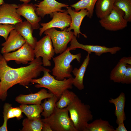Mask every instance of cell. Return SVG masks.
I'll use <instances>...</instances> for the list:
<instances>
[{"label": "cell", "mask_w": 131, "mask_h": 131, "mask_svg": "<svg viewBox=\"0 0 131 131\" xmlns=\"http://www.w3.org/2000/svg\"><path fill=\"white\" fill-rule=\"evenodd\" d=\"M18 5L4 3L0 6V24L15 25L22 22L21 16L16 12Z\"/></svg>", "instance_id": "13"}, {"label": "cell", "mask_w": 131, "mask_h": 131, "mask_svg": "<svg viewBox=\"0 0 131 131\" xmlns=\"http://www.w3.org/2000/svg\"><path fill=\"white\" fill-rule=\"evenodd\" d=\"M14 29L15 27L14 25L0 24V36L3 37L6 41L10 31Z\"/></svg>", "instance_id": "30"}, {"label": "cell", "mask_w": 131, "mask_h": 131, "mask_svg": "<svg viewBox=\"0 0 131 131\" xmlns=\"http://www.w3.org/2000/svg\"><path fill=\"white\" fill-rule=\"evenodd\" d=\"M126 65L119 61L110 73V80L115 82H121L126 70Z\"/></svg>", "instance_id": "26"}, {"label": "cell", "mask_w": 131, "mask_h": 131, "mask_svg": "<svg viewBox=\"0 0 131 131\" xmlns=\"http://www.w3.org/2000/svg\"><path fill=\"white\" fill-rule=\"evenodd\" d=\"M22 112L20 108L13 107L11 106L8 109L7 113L8 119L14 117H16L18 119H20L23 117Z\"/></svg>", "instance_id": "31"}, {"label": "cell", "mask_w": 131, "mask_h": 131, "mask_svg": "<svg viewBox=\"0 0 131 131\" xmlns=\"http://www.w3.org/2000/svg\"><path fill=\"white\" fill-rule=\"evenodd\" d=\"M115 130L108 121L100 118L88 123L85 131H115Z\"/></svg>", "instance_id": "23"}, {"label": "cell", "mask_w": 131, "mask_h": 131, "mask_svg": "<svg viewBox=\"0 0 131 131\" xmlns=\"http://www.w3.org/2000/svg\"><path fill=\"white\" fill-rule=\"evenodd\" d=\"M97 0H80L76 3L70 5L74 10L78 12L82 9H87L88 15L87 17L92 18L96 3Z\"/></svg>", "instance_id": "24"}, {"label": "cell", "mask_w": 131, "mask_h": 131, "mask_svg": "<svg viewBox=\"0 0 131 131\" xmlns=\"http://www.w3.org/2000/svg\"><path fill=\"white\" fill-rule=\"evenodd\" d=\"M126 97L125 94L122 92L115 98H111L109 102L114 105L115 107V114L116 117V122L118 125L123 122L126 119L124 111Z\"/></svg>", "instance_id": "20"}, {"label": "cell", "mask_w": 131, "mask_h": 131, "mask_svg": "<svg viewBox=\"0 0 131 131\" xmlns=\"http://www.w3.org/2000/svg\"><path fill=\"white\" fill-rule=\"evenodd\" d=\"M17 13L20 16L25 18L31 25L33 29L40 28L39 22L41 18L38 16L35 12V7L32 3H23L18 5Z\"/></svg>", "instance_id": "14"}, {"label": "cell", "mask_w": 131, "mask_h": 131, "mask_svg": "<svg viewBox=\"0 0 131 131\" xmlns=\"http://www.w3.org/2000/svg\"><path fill=\"white\" fill-rule=\"evenodd\" d=\"M68 113L66 107L61 109L56 106L50 115L41 120L48 124L52 131H77Z\"/></svg>", "instance_id": "5"}, {"label": "cell", "mask_w": 131, "mask_h": 131, "mask_svg": "<svg viewBox=\"0 0 131 131\" xmlns=\"http://www.w3.org/2000/svg\"><path fill=\"white\" fill-rule=\"evenodd\" d=\"M22 131H42L43 122L41 117L33 119L28 118L24 119L22 122Z\"/></svg>", "instance_id": "25"}, {"label": "cell", "mask_w": 131, "mask_h": 131, "mask_svg": "<svg viewBox=\"0 0 131 131\" xmlns=\"http://www.w3.org/2000/svg\"><path fill=\"white\" fill-rule=\"evenodd\" d=\"M53 94L49 93L47 90L42 89L37 92L28 95L20 94L17 97L15 100L22 104L41 105L43 99L52 97Z\"/></svg>", "instance_id": "17"}, {"label": "cell", "mask_w": 131, "mask_h": 131, "mask_svg": "<svg viewBox=\"0 0 131 131\" xmlns=\"http://www.w3.org/2000/svg\"><path fill=\"white\" fill-rule=\"evenodd\" d=\"M20 1L23 2L24 3H28L31 0H19Z\"/></svg>", "instance_id": "37"}, {"label": "cell", "mask_w": 131, "mask_h": 131, "mask_svg": "<svg viewBox=\"0 0 131 131\" xmlns=\"http://www.w3.org/2000/svg\"><path fill=\"white\" fill-rule=\"evenodd\" d=\"M7 62L0 54V99L3 101L10 88L17 84L28 85L32 79L40 75L44 67L41 57L36 58L27 66L17 68L9 66Z\"/></svg>", "instance_id": "1"}, {"label": "cell", "mask_w": 131, "mask_h": 131, "mask_svg": "<svg viewBox=\"0 0 131 131\" xmlns=\"http://www.w3.org/2000/svg\"><path fill=\"white\" fill-rule=\"evenodd\" d=\"M120 62L125 64L131 65V57H123L119 60Z\"/></svg>", "instance_id": "34"}, {"label": "cell", "mask_w": 131, "mask_h": 131, "mask_svg": "<svg viewBox=\"0 0 131 131\" xmlns=\"http://www.w3.org/2000/svg\"><path fill=\"white\" fill-rule=\"evenodd\" d=\"M114 0H97L95 5V13L100 19L106 16L114 7Z\"/></svg>", "instance_id": "21"}, {"label": "cell", "mask_w": 131, "mask_h": 131, "mask_svg": "<svg viewBox=\"0 0 131 131\" xmlns=\"http://www.w3.org/2000/svg\"><path fill=\"white\" fill-rule=\"evenodd\" d=\"M70 51L67 48L59 55L53 58L54 66L52 69V74L57 80H62L72 76L71 73L73 68L71 63L75 59L79 62H80L81 53L74 55L71 54Z\"/></svg>", "instance_id": "4"}, {"label": "cell", "mask_w": 131, "mask_h": 131, "mask_svg": "<svg viewBox=\"0 0 131 131\" xmlns=\"http://www.w3.org/2000/svg\"><path fill=\"white\" fill-rule=\"evenodd\" d=\"M4 3V0H0V6Z\"/></svg>", "instance_id": "38"}, {"label": "cell", "mask_w": 131, "mask_h": 131, "mask_svg": "<svg viewBox=\"0 0 131 131\" xmlns=\"http://www.w3.org/2000/svg\"><path fill=\"white\" fill-rule=\"evenodd\" d=\"M26 42L23 36L15 29L12 30L6 41L1 45V53L3 54L14 51L20 48Z\"/></svg>", "instance_id": "16"}, {"label": "cell", "mask_w": 131, "mask_h": 131, "mask_svg": "<svg viewBox=\"0 0 131 131\" xmlns=\"http://www.w3.org/2000/svg\"><path fill=\"white\" fill-rule=\"evenodd\" d=\"M52 17V19L49 22L46 23H39L42 26L41 27L39 28V34L40 36L48 29L57 28L63 31L69 27L71 24V18L66 10L64 12H54L53 13Z\"/></svg>", "instance_id": "9"}, {"label": "cell", "mask_w": 131, "mask_h": 131, "mask_svg": "<svg viewBox=\"0 0 131 131\" xmlns=\"http://www.w3.org/2000/svg\"><path fill=\"white\" fill-rule=\"evenodd\" d=\"M70 42V45L68 48L70 51L75 50L77 48H79L87 51L90 54L92 52H94L96 55L98 56H100L103 53L108 52L112 54H115L121 49V47L118 46L109 48L105 46L81 44L78 41L76 37L74 35Z\"/></svg>", "instance_id": "11"}, {"label": "cell", "mask_w": 131, "mask_h": 131, "mask_svg": "<svg viewBox=\"0 0 131 131\" xmlns=\"http://www.w3.org/2000/svg\"><path fill=\"white\" fill-rule=\"evenodd\" d=\"M126 70L121 83L129 84L131 83V65H126Z\"/></svg>", "instance_id": "33"}, {"label": "cell", "mask_w": 131, "mask_h": 131, "mask_svg": "<svg viewBox=\"0 0 131 131\" xmlns=\"http://www.w3.org/2000/svg\"><path fill=\"white\" fill-rule=\"evenodd\" d=\"M118 127L115 129V131H127L124 123V122L119 123Z\"/></svg>", "instance_id": "35"}, {"label": "cell", "mask_w": 131, "mask_h": 131, "mask_svg": "<svg viewBox=\"0 0 131 131\" xmlns=\"http://www.w3.org/2000/svg\"><path fill=\"white\" fill-rule=\"evenodd\" d=\"M3 55L7 62L14 60L18 64H27L28 62L34 60L35 57L33 49L26 42L17 50L4 54Z\"/></svg>", "instance_id": "10"}, {"label": "cell", "mask_w": 131, "mask_h": 131, "mask_svg": "<svg viewBox=\"0 0 131 131\" xmlns=\"http://www.w3.org/2000/svg\"><path fill=\"white\" fill-rule=\"evenodd\" d=\"M43 72L44 74L42 77L38 79H33L30 82L36 83L35 87L37 88H44L48 89L51 93L56 96L58 99L64 91L67 89L73 88L72 76L62 80H57L49 72L51 71L49 69L44 67Z\"/></svg>", "instance_id": "3"}, {"label": "cell", "mask_w": 131, "mask_h": 131, "mask_svg": "<svg viewBox=\"0 0 131 131\" xmlns=\"http://www.w3.org/2000/svg\"><path fill=\"white\" fill-rule=\"evenodd\" d=\"M66 8L67 12L70 16L71 19V24L69 27L67 28L66 31L68 32L73 30L74 35L76 37L78 36L79 37L80 34H81L85 38H87V36L85 34L82 33L80 29L84 18L86 16H88V13L87 10L82 9L78 12H76L71 7H68Z\"/></svg>", "instance_id": "15"}, {"label": "cell", "mask_w": 131, "mask_h": 131, "mask_svg": "<svg viewBox=\"0 0 131 131\" xmlns=\"http://www.w3.org/2000/svg\"><path fill=\"white\" fill-rule=\"evenodd\" d=\"M90 60V54H88L82 65L79 69L75 68L72 72L75 76L73 78V85L78 90H81L84 88L83 83L84 76Z\"/></svg>", "instance_id": "19"}, {"label": "cell", "mask_w": 131, "mask_h": 131, "mask_svg": "<svg viewBox=\"0 0 131 131\" xmlns=\"http://www.w3.org/2000/svg\"><path fill=\"white\" fill-rule=\"evenodd\" d=\"M33 50L36 58H42L44 66H51L50 60L53 57L55 53L51 40L48 35H46L37 42Z\"/></svg>", "instance_id": "8"}, {"label": "cell", "mask_w": 131, "mask_h": 131, "mask_svg": "<svg viewBox=\"0 0 131 131\" xmlns=\"http://www.w3.org/2000/svg\"><path fill=\"white\" fill-rule=\"evenodd\" d=\"M19 107L22 112L27 116V118L30 119L41 117V114L43 110L41 105H29L22 104L19 106Z\"/></svg>", "instance_id": "22"}, {"label": "cell", "mask_w": 131, "mask_h": 131, "mask_svg": "<svg viewBox=\"0 0 131 131\" xmlns=\"http://www.w3.org/2000/svg\"><path fill=\"white\" fill-rule=\"evenodd\" d=\"M77 96L74 92L68 89L65 90L57 102L56 107L61 109L66 107Z\"/></svg>", "instance_id": "28"}, {"label": "cell", "mask_w": 131, "mask_h": 131, "mask_svg": "<svg viewBox=\"0 0 131 131\" xmlns=\"http://www.w3.org/2000/svg\"><path fill=\"white\" fill-rule=\"evenodd\" d=\"M42 131H52L49 124L43 122V125Z\"/></svg>", "instance_id": "36"}, {"label": "cell", "mask_w": 131, "mask_h": 131, "mask_svg": "<svg viewBox=\"0 0 131 131\" xmlns=\"http://www.w3.org/2000/svg\"></svg>", "instance_id": "39"}, {"label": "cell", "mask_w": 131, "mask_h": 131, "mask_svg": "<svg viewBox=\"0 0 131 131\" xmlns=\"http://www.w3.org/2000/svg\"><path fill=\"white\" fill-rule=\"evenodd\" d=\"M67 28L59 31L55 28H51L47 30L44 32L45 34L50 37L55 53L56 54H60L67 49L68 43L70 42L74 35V32L71 31H67Z\"/></svg>", "instance_id": "6"}, {"label": "cell", "mask_w": 131, "mask_h": 131, "mask_svg": "<svg viewBox=\"0 0 131 131\" xmlns=\"http://www.w3.org/2000/svg\"><path fill=\"white\" fill-rule=\"evenodd\" d=\"M66 107L77 131H85L88 122L93 119L90 106L82 102L77 96Z\"/></svg>", "instance_id": "2"}, {"label": "cell", "mask_w": 131, "mask_h": 131, "mask_svg": "<svg viewBox=\"0 0 131 131\" xmlns=\"http://www.w3.org/2000/svg\"><path fill=\"white\" fill-rule=\"evenodd\" d=\"M124 15L122 11L114 6L110 13L100 19L99 22L101 26L107 30L115 31L122 30L127 26L128 23L124 17Z\"/></svg>", "instance_id": "7"}, {"label": "cell", "mask_w": 131, "mask_h": 131, "mask_svg": "<svg viewBox=\"0 0 131 131\" xmlns=\"http://www.w3.org/2000/svg\"><path fill=\"white\" fill-rule=\"evenodd\" d=\"M58 100L57 97L54 95L52 97L48 98L47 100L45 99L43 102L41 104L43 110L41 115L44 118L49 116L53 113Z\"/></svg>", "instance_id": "27"}, {"label": "cell", "mask_w": 131, "mask_h": 131, "mask_svg": "<svg viewBox=\"0 0 131 131\" xmlns=\"http://www.w3.org/2000/svg\"><path fill=\"white\" fill-rule=\"evenodd\" d=\"M15 29L23 36L26 42L34 49L37 41L33 36V30L31 24L27 20L18 23L14 25Z\"/></svg>", "instance_id": "18"}, {"label": "cell", "mask_w": 131, "mask_h": 131, "mask_svg": "<svg viewBox=\"0 0 131 131\" xmlns=\"http://www.w3.org/2000/svg\"><path fill=\"white\" fill-rule=\"evenodd\" d=\"M114 6L124 12V17L128 22L131 21V0H114Z\"/></svg>", "instance_id": "29"}, {"label": "cell", "mask_w": 131, "mask_h": 131, "mask_svg": "<svg viewBox=\"0 0 131 131\" xmlns=\"http://www.w3.org/2000/svg\"><path fill=\"white\" fill-rule=\"evenodd\" d=\"M12 106L11 104L6 103L3 106V112L4 122L2 125L0 127V131H8L7 123L8 119L7 117V113L9 108Z\"/></svg>", "instance_id": "32"}, {"label": "cell", "mask_w": 131, "mask_h": 131, "mask_svg": "<svg viewBox=\"0 0 131 131\" xmlns=\"http://www.w3.org/2000/svg\"><path fill=\"white\" fill-rule=\"evenodd\" d=\"M38 2L34 4L35 12L41 18H43L46 15H49L52 17L53 13L55 12H64L66 10L62 8L69 6L67 4L60 3L55 0H43Z\"/></svg>", "instance_id": "12"}]
</instances>
